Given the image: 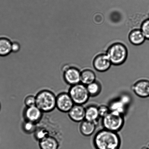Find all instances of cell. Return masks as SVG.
Wrapping results in <instances>:
<instances>
[{
	"instance_id": "6da1fadb",
	"label": "cell",
	"mask_w": 149,
	"mask_h": 149,
	"mask_svg": "<svg viewBox=\"0 0 149 149\" xmlns=\"http://www.w3.org/2000/svg\"><path fill=\"white\" fill-rule=\"evenodd\" d=\"M96 149H120L122 141L118 132L103 128L97 131L93 138Z\"/></svg>"
},
{
	"instance_id": "7a4b0ae2",
	"label": "cell",
	"mask_w": 149,
	"mask_h": 149,
	"mask_svg": "<svg viewBox=\"0 0 149 149\" xmlns=\"http://www.w3.org/2000/svg\"><path fill=\"white\" fill-rule=\"evenodd\" d=\"M36 97V106L43 113H49L56 108L57 96L51 91L41 90Z\"/></svg>"
},
{
	"instance_id": "3957f363",
	"label": "cell",
	"mask_w": 149,
	"mask_h": 149,
	"mask_svg": "<svg viewBox=\"0 0 149 149\" xmlns=\"http://www.w3.org/2000/svg\"><path fill=\"white\" fill-rule=\"evenodd\" d=\"M108 57L112 64L119 65L124 63L128 56V51L123 44L115 43L111 45L107 50Z\"/></svg>"
},
{
	"instance_id": "277c9868",
	"label": "cell",
	"mask_w": 149,
	"mask_h": 149,
	"mask_svg": "<svg viewBox=\"0 0 149 149\" xmlns=\"http://www.w3.org/2000/svg\"><path fill=\"white\" fill-rule=\"evenodd\" d=\"M125 123L124 115L115 112L110 111L102 120L104 129L116 132L122 129Z\"/></svg>"
},
{
	"instance_id": "5b68a950",
	"label": "cell",
	"mask_w": 149,
	"mask_h": 149,
	"mask_svg": "<svg viewBox=\"0 0 149 149\" xmlns=\"http://www.w3.org/2000/svg\"><path fill=\"white\" fill-rule=\"evenodd\" d=\"M68 93L76 104H85L90 97L87 86L81 83L71 86Z\"/></svg>"
},
{
	"instance_id": "8992f818",
	"label": "cell",
	"mask_w": 149,
	"mask_h": 149,
	"mask_svg": "<svg viewBox=\"0 0 149 149\" xmlns=\"http://www.w3.org/2000/svg\"><path fill=\"white\" fill-rule=\"evenodd\" d=\"M63 78L65 82L70 86L81 83V72L76 67L66 65L63 68Z\"/></svg>"
},
{
	"instance_id": "52a82bcc",
	"label": "cell",
	"mask_w": 149,
	"mask_h": 149,
	"mask_svg": "<svg viewBox=\"0 0 149 149\" xmlns=\"http://www.w3.org/2000/svg\"><path fill=\"white\" fill-rule=\"evenodd\" d=\"M75 104L68 93L62 92L57 96L56 108L63 113H68Z\"/></svg>"
},
{
	"instance_id": "ba28073f",
	"label": "cell",
	"mask_w": 149,
	"mask_h": 149,
	"mask_svg": "<svg viewBox=\"0 0 149 149\" xmlns=\"http://www.w3.org/2000/svg\"><path fill=\"white\" fill-rule=\"evenodd\" d=\"M133 91L136 96L142 98L149 97V80H138L132 86Z\"/></svg>"
},
{
	"instance_id": "9c48e42d",
	"label": "cell",
	"mask_w": 149,
	"mask_h": 149,
	"mask_svg": "<svg viewBox=\"0 0 149 149\" xmlns=\"http://www.w3.org/2000/svg\"><path fill=\"white\" fill-rule=\"evenodd\" d=\"M43 113L36 106L26 107L23 112V117L25 120L37 124L41 120Z\"/></svg>"
},
{
	"instance_id": "30bf717a",
	"label": "cell",
	"mask_w": 149,
	"mask_h": 149,
	"mask_svg": "<svg viewBox=\"0 0 149 149\" xmlns=\"http://www.w3.org/2000/svg\"><path fill=\"white\" fill-rule=\"evenodd\" d=\"M112 63L106 54H101L94 58L93 65L95 69L99 72H104L111 68Z\"/></svg>"
},
{
	"instance_id": "8fae6325",
	"label": "cell",
	"mask_w": 149,
	"mask_h": 149,
	"mask_svg": "<svg viewBox=\"0 0 149 149\" xmlns=\"http://www.w3.org/2000/svg\"><path fill=\"white\" fill-rule=\"evenodd\" d=\"M68 113L73 122L81 123L85 120V108L83 105L75 104Z\"/></svg>"
},
{
	"instance_id": "7c38bea8",
	"label": "cell",
	"mask_w": 149,
	"mask_h": 149,
	"mask_svg": "<svg viewBox=\"0 0 149 149\" xmlns=\"http://www.w3.org/2000/svg\"><path fill=\"white\" fill-rule=\"evenodd\" d=\"M97 124L94 122L85 120L80 124V132L84 136H90L95 131Z\"/></svg>"
},
{
	"instance_id": "4fadbf2b",
	"label": "cell",
	"mask_w": 149,
	"mask_h": 149,
	"mask_svg": "<svg viewBox=\"0 0 149 149\" xmlns=\"http://www.w3.org/2000/svg\"><path fill=\"white\" fill-rule=\"evenodd\" d=\"M98 107L95 105H91L85 108L86 120L94 122L97 124L99 118Z\"/></svg>"
},
{
	"instance_id": "5bb4252c",
	"label": "cell",
	"mask_w": 149,
	"mask_h": 149,
	"mask_svg": "<svg viewBox=\"0 0 149 149\" xmlns=\"http://www.w3.org/2000/svg\"><path fill=\"white\" fill-rule=\"evenodd\" d=\"M12 41L5 36L0 37V56H8L12 52Z\"/></svg>"
},
{
	"instance_id": "9a60e30c",
	"label": "cell",
	"mask_w": 149,
	"mask_h": 149,
	"mask_svg": "<svg viewBox=\"0 0 149 149\" xmlns=\"http://www.w3.org/2000/svg\"><path fill=\"white\" fill-rule=\"evenodd\" d=\"M41 149H58L59 143L56 138L49 135L39 141Z\"/></svg>"
},
{
	"instance_id": "2e32d148",
	"label": "cell",
	"mask_w": 149,
	"mask_h": 149,
	"mask_svg": "<svg viewBox=\"0 0 149 149\" xmlns=\"http://www.w3.org/2000/svg\"><path fill=\"white\" fill-rule=\"evenodd\" d=\"M129 39L133 45L138 46L143 43L146 39L141 30L135 29L130 33Z\"/></svg>"
},
{
	"instance_id": "e0dca14e",
	"label": "cell",
	"mask_w": 149,
	"mask_h": 149,
	"mask_svg": "<svg viewBox=\"0 0 149 149\" xmlns=\"http://www.w3.org/2000/svg\"><path fill=\"white\" fill-rule=\"evenodd\" d=\"M96 75L90 69L83 70L81 72V83L86 86L96 81Z\"/></svg>"
},
{
	"instance_id": "ac0fdd59",
	"label": "cell",
	"mask_w": 149,
	"mask_h": 149,
	"mask_svg": "<svg viewBox=\"0 0 149 149\" xmlns=\"http://www.w3.org/2000/svg\"><path fill=\"white\" fill-rule=\"evenodd\" d=\"M108 106L110 111L118 112L124 115L127 107L119 98L112 101L109 104Z\"/></svg>"
},
{
	"instance_id": "d6986e66",
	"label": "cell",
	"mask_w": 149,
	"mask_h": 149,
	"mask_svg": "<svg viewBox=\"0 0 149 149\" xmlns=\"http://www.w3.org/2000/svg\"><path fill=\"white\" fill-rule=\"evenodd\" d=\"M87 87L90 97H96L99 95L101 91V84L96 80L87 86Z\"/></svg>"
},
{
	"instance_id": "ffe728a7",
	"label": "cell",
	"mask_w": 149,
	"mask_h": 149,
	"mask_svg": "<svg viewBox=\"0 0 149 149\" xmlns=\"http://www.w3.org/2000/svg\"><path fill=\"white\" fill-rule=\"evenodd\" d=\"M36 125L34 123L25 120L22 125L23 130L27 134L34 132L36 129Z\"/></svg>"
},
{
	"instance_id": "44dd1931",
	"label": "cell",
	"mask_w": 149,
	"mask_h": 149,
	"mask_svg": "<svg viewBox=\"0 0 149 149\" xmlns=\"http://www.w3.org/2000/svg\"><path fill=\"white\" fill-rule=\"evenodd\" d=\"M34 133L35 138L39 141L49 135L48 131L43 128H36Z\"/></svg>"
},
{
	"instance_id": "7402d4cb",
	"label": "cell",
	"mask_w": 149,
	"mask_h": 149,
	"mask_svg": "<svg viewBox=\"0 0 149 149\" xmlns=\"http://www.w3.org/2000/svg\"><path fill=\"white\" fill-rule=\"evenodd\" d=\"M24 102L26 107L36 106V96L33 95H28L25 98Z\"/></svg>"
},
{
	"instance_id": "603a6c76",
	"label": "cell",
	"mask_w": 149,
	"mask_h": 149,
	"mask_svg": "<svg viewBox=\"0 0 149 149\" xmlns=\"http://www.w3.org/2000/svg\"><path fill=\"white\" fill-rule=\"evenodd\" d=\"M141 30L146 39L149 40V18L143 22L141 24Z\"/></svg>"
},
{
	"instance_id": "cb8c5ba5",
	"label": "cell",
	"mask_w": 149,
	"mask_h": 149,
	"mask_svg": "<svg viewBox=\"0 0 149 149\" xmlns=\"http://www.w3.org/2000/svg\"><path fill=\"white\" fill-rule=\"evenodd\" d=\"M99 114L100 118H103L110 112L109 106L106 105H101L98 107Z\"/></svg>"
},
{
	"instance_id": "d4e9b609",
	"label": "cell",
	"mask_w": 149,
	"mask_h": 149,
	"mask_svg": "<svg viewBox=\"0 0 149 149\" xmlns=\"http://www.w3.org/2000/svg\"><path fill=\"white\" fill-rule=\"evenodd\" d=\"M20 45L18 42L14 41L12 42V52L13 53H17L20 51Z\"/></svg>"
},
{
	"instance_id": "484cf974",
	"label": "cell",
	"mask_w": 149,
	"mask_h": 149,
	"mask_svg": "<svg viewBox=\"0 0 149 149\" xmlns=\"http://www.w3.org/2000/svg\"><path fill=\"white\" fill-rule=\"evenodd\" d=\"M119 99L125 104L127 106H128L129 104L130 103L131 99L130 97L128 96V95L124 94L122 95Z\"/></svg>"
},
{
	"instance_id": "4316f807",
	"label": "cell",
	"mask_w": 149,
	"mask_h": 149,
	"mask_svg": "<svg viewBox=\"0 0 149 149\" xmlns=\"http://www.w3.org/2000/svg\"><path fill=\"white\" fill-rule=\"evenodd\" d=\"M141 149H149V142L147 143L145 145L143 146Z\"/></svg>"
},
{
	"instance_id": "83f0119b",
	"label": "cell",
	"mask_w": 149,
	"mask_h": 149,
	"mask_svg": "<svg viewBox=\"0 0 149 149\" xmlns=\"http://www.w3.org/2000/svg\"><path fill=\"white\" fill-rule=\"evenodd\" d=\"M1 103H0V111H1Z\"/></svg>"
}]
</instances>
